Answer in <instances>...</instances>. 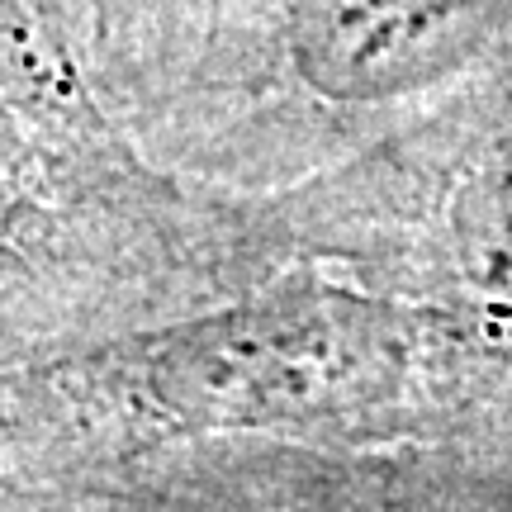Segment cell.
I'll use <instances>...</instances> for the list:
<instances>
[{
    "mask_svg": "<svg viewBox=\"0 0 512 512\" xmlns=\"http://www.w3.org/2000/svg\"><path fill=\"white\" fill-rule=\"evenodd\" d=\"M29 171H34V152L19 138V128L0 114V204L29 185Z\"/></svg>",
    "mask_w": 512,
    "mask_h": 512,
    "instance_id": "1",
    "label": "cell"
}]
</instances>
